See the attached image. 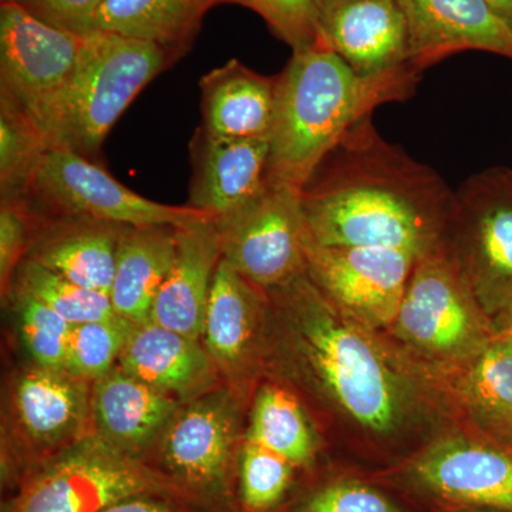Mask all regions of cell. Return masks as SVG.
I'll return each instance as SVG.
<instances>
[{
    "label": "cell",
    "mask_w": 512,
    "mask_h": 512,
    "mask_svg": "<svg viewBox=\"0 0 512 512\" xmlns=\"http://www.w3.org/2000/svg\"><path fill=\"white\" fill-rule=\"evenodd\" d=\"M413 474L444 500L512 512V450L490 441L441 440L417 458Z\"/></svg>",
    "instance_id": "cell-16"
},
{
    "label": "cell",
    "mask_w": 512,
    "mask_h": 512,
    "mask_svg": "<svg viewBox=\"0 0 512 512\" xmlns=\"http://www.w3.org/2000/svg\"><path fill=\"white\" fill-rule=\"evenodd\" d=\"M276 83V77L262 76L237 59L211 70L200 80V131L224 140H269Z\"/></svg>",
    "instance_id": "cell-21"
},
{
    "label": "cell",
    "mask_w": 512,
    "mask_h": 512,
    "mask_svg": "<svg viewBox=\"0 0 512 512\" xmlns=\"http://www.w3.org/2000/svg\"><path fill=\"white\" fill-rule=\"evenodd\" d=\"M29 202L2 201L0 205V284L8 293L30 247Z\"/></svg>",
    "instance_id": "cell-35"
},
{
    "label": "cell",
    "mask_w": 512,
    "mask_h": 512,
    "mask_svg": "<svg viewBox=\"0 0 512 512\" xmlns=\"http://www.w3.org/2000/svg\"><path fill=\"white\" fill-rule=\"evenodd\" d=\"M2 2H15V0H2Z\"/></svg>",
    "instance_id": "cell-40"
},
{
    "label": "cell",
    "mask_w": 512,
    "mask_h": 512,
    "mask_svg": "<svg viewBox=\"0 0 512 512\" xmlns=\"http://www.w3.org/2000/svg\"><path fill=\"white\" fill-rule=\"evenodd\" d=\"M269 291L295 319L306 362L339 406L375 433L396 430L406 416V384L357 320L336 308L306 274Z\"/></svg>",
    "instance_id": "cell-3"
},
{
    "label": "cell",
    "mask_w": 512,
    "mask_h": 512,
    "mask_svg": "<svg viewBox=\"0 0 512 512\" xmlns=\"http://www.w3.org/2000/svg\"><path fill=\"white\" fill-rule=\"evenodd\" d=\"M447 221L458 227L457 255H448L500 333L512 322V170L490 168L464 181Z\"/></svg>",
    "instance_id": "cell-7"
},
{
    "label": "cell",
    "mask_w": 512,
    "mask_h": 512,
    "mask_svg": "<svg viewBox=\"0 0 512 512\" xmlns=\"http://www.w3.org/2000/svg\"><path fill=\"white\" fill-rule=\"evenodd\" d=\"M174 62L147 40L101 30L83 35L76 73L50 130L52 147L92 160L121 114Z\"/></svg>",
    "instance_id": "cell-4"
},
{
    "label": "cell",
    "mask_w": 512,
    "mask_h": 512,
    "mask_svg": "<svg viewBox=\"0 0 512 512\" xmlns=\"http://www.w3.org/2000/svg\"><path fill=\"white\" fill-rule=\"evenodd\" d=\"M248 441L268 448L293 466H311L316 456L315 433L295 397L279 387H266L256 397Z\"/></svg>",
    "instance_id": "cell-27"
},
{
    "label": "cell",
    "mask_w": 512,
    "mask_h": 512,
    "mask_svg": "<svg viewBox=\"0 0 512 512\" xmlns=\"http://www.w3.org/2000/svg\"><path fill=\"white\" fill-rule=\"evenodd\" d=\"M392 326L400 339L427 355L467 365L498 336L443 244L417 258Z\"/></svg>",
    "instance_id": "cell-6"
},
{
    "label": "cell",
    "mask_w": 512,
    "mask_h": 512,
    "mask_svg": "<svg viewBox=\"0 0 512 512\" xmlns=\"http://www.w3.org/2000/svg\"><path fill=\"white\" fill-rule=\"evenodd\" d=\"M136 328V323L119 315L74 325L67 370L90 382L106 375L119 365L121 353Z\"/></svg>",
    "instance_id": "cell-31"
},
{
    "label": "cell",
    "mask_w": 512,
    "mask_h": 512,
    "mask_svg": "<svg viewBox=\"0 0 512 512\" xmlns=\"http://www.w3.org/2000/svg\"><path fill=\"white\" fill-rule=\"evenodd\" d=\"M238 410L227 390L178 410L161 437L158 470L210 512H241Z\"/></svg>",
    "instance_id": "cell-8"
},
{
    "label": "cell",
    "mask_w": 512,
    "mask_h": 512,
    "mask_svg": "<svg viewBox=\"0 0 512 512\" xmlns=\"http://www.w3.org/2000/svg\"><path fill=\"white\" fill-rule=\"evenodd\" d=\"M37 18L77 35L92 32L93 20L103 0H15Z\"/></svg>",
    "instance_id": "cell-36"
},
{
    "label": "cell",
    "mask_w": 512,
    "mask_h": 512,
    "mask_svg": "<svg viewBox=\"0 0 512 512\" xmlns=\"http://www.w3.org/2000/svg\"><path fill=\"white\" fill-rule=\"evenodd\" d=\"M498 335L503 336V338L505 339L512 340V322L510 323V325L507 326V328L501 330V332L498 333Z\"/></svg>",
    "instance_id": "cell-39"
},
{
    "label": "cell",
    "mask_w": 512,
    "mask_h": 512,
    "mask_svg": "<svg viewBox=\"0 0 512 512\" xmlns=\"http://www.w3.org/2000/svg\"><path fill=\"white\" fill-rule=\"evenodd\" d=\"M419 256L394 248L322 247L306 239V275L336 308L373 328L392 326Z\"/></svg>",
    "instance_id": "cell-13"
},
{
    "label": "cell",
    "mask_w": 512,
    "mask_h": 512,
    "mask_svg": "<svg viewBox=\"0 0 512 512\" xmlns=\"http://www.w3.org/2000/svg\"><path fill=\"white\" fill-rule=\"evenodd\" d=\"M295 512H400L379 491L365 484L339 481L309 495Z\"/></svg>",
    "instance_id": "cell-34"
},
{
    "label": "cell",
    "mask_w": 512,
    "mask_h": 512,
    "mask_svg": "<svg viewBox=\"0 0 512 512\" xmlns=\"http://www.w3.org/2000/svg\"><path fill=\"white\" fill-rule=\"evenodd\" d=\"M16 487L3 512H100L147 494L198 505L157 467L121 453L99 436L83 437L64 448Z\"/></svg>",
    "instance_id": "cell-5"
},
{
    "label": "cell",
    "mask_w": 512,
    "mask_h": 512,
    "mask_svg": "<svg viewBox=\"0 0 512 512\" xmlns=\"http://www.w3.org/2000/svg\"><path fill=\"white\" fill-rule=\"evenodd\" d=\"M92 383V421L97 436L121 453L144 460L181 403L119 366Z\"/></svg>",
    "instance_id": "cell-19"
},
{
    "label": "cell",
    "mask_w": 512,
    "mask_h": 512,
    "mask_svg": "<svg viewBox=\"0 0 512 512\" xmlns=\"http://www.w3.org/2000/svg\"><path fill=\"white\" fill-rule=\"evenodd\" d=\"M227 0H103L93 30L119 33L164 47L177 60L187 53L205 13Z\"/></svg>",
    "instance_id": "cell-25"
},
{
    "label": "cell",
    "mask_w": 512,
    "mask_h": 512,
    "mask_svg": "<svg viewBox=\"0 0 512 512\" xmlns=\"http://www.w3.org/2000/svg\"><path fill=\"white\" fill-rule=\"evenodd\" d=\"M221 258L214 218H200L177 228L173 266L154 302L151 322L200 340L212 279Z\"/></svg>",
    "instance_id": "cell-18"
},
{
    "label": "cell",
    "mask_w": 512,
    "mask_h": 512,
    "mask_svg": "<svg viewBox=\"0 0 512 512\" xmlns=\"http://www.w3.org/2000/svg\"><path fill=\"white\" fill-rule=\"evenodd\" d=\"M15 291L19 330L30 357L37 366L67 370L72 323L28 293Z\"/></svg>",
    "instance_id": "cell-32"
},
{
    "label": "cell",
    "mask_w": 512,
    "mask_h": 512,
    "mask_svg": "<svg viewBox=\"0 0 512 512\" xmlns=\"http://www.w3.org/2000/svg\"><path fill=\"white\" fill-rule=\"evenodd\" d=\"M119 367L180 403L210 393L220 372L200 340L153 322L134 329Z\"/></svg>",
    "instance_id": "cell-20"
},
{
    "label": "cell",
    "mask_w": 512,
    "mask_h": 512,
    "mask_svg": "<svg viewBox=\"0 0 512 512\" xmlns=\"http://www.w3.org/2000/svg\"><path fill=\"white\" fill-rule=\"evenodd\" d=\"M82 40L18 2L0 5V97L19 107L47 140L76 73Z\"/></svg>",
    "instance_id": "cell-9"
},
{
    "label": "cell",
    "mask_w": 512,
    "mask_h": 512,
    "mask_svg": "<svg viewBox=\"0 0 512 512\" xmlns=\"http://www.w3.org/2000/svg\"><path fill=\"white\" fill-rule=\"evenodd\" d=\"M420 77L414 66L362 76L328 47L296 50L276 76L268 178L302 188L350 128L383 104L409 99Z\"/></svg>",
    "instance_id": "cell-2"
},
{
    "label": "cell",
    "mask_w": 512,
    "mask_h": 512,
    "mask_svg": "<svg viewBox=\"0 0 512 512\" xmlns=\"http://www.w3.org/2000/svg\"><path fill=\"white\" fill-rule=\"evenodd\" d=\"M35 198L64 217H82L121 227L180 228L210 217L190 205L174 207L148 200L90 158L66 147H50L29 201Z\"/></svg>",
    "instance_id": "cell-11"
},
{
    "label": "cell",
    "mask_w": 512,
    "mask_h": 512,
    "mask_svg": "<svg viewBox=\"0 0 512 512\" xmlns=\"http://www.w3.org/2000/svg\"><path fill=\"white\" fill-rule=\"evenodd\" d=\"M295 468L274 451L245 440L238 456L241 512H269L278 507L291 487Z\"/></svg>",
    "instance_id": "cell-30"
},
{
    "label": "cell",
    "mask_w": 512,
    "mask_h": 512,
    "mask_svg": "<svg viewBox=\"0 0 512 512\" xmlns=\"http://www.w3.org/2000/svg\"><path fill=\"white\" fill-rule=\"evenodd\" d=\"M512 25V0H487Z\"/></svg>",
    "instance_id": "cell-38"
},
{
    "label": "cell",
    "mask_w": 512,
    "mask_h": 512,
    "mask_svg": "<svg viewBox=\"0 0 512 512\" xmlns=\"http://www.w3.org/2000/svg\"><path fill=\"white\" fill-rule=\"evenodd\" d=\"M13 413L22 446L3 463V481L18 485L37 467L72 446L92 420L90 380L69 370L33 366L13 387Z\"/></svg>",
    "instance_id": "cell-12"
},
{
    "label": "cell",
    "mask_w": 512,
    "mask_h": 512,
    "mask_svg": "<svg viewBox=\"0 0 512 512\" xmlns=\"http://www.w3.org/2000/svg\"><path fill=\"white\" fill-rule=\"evenodd\" d=\"M409 26L410 63L421 73L467 50L512 59V25L487 0H396Z\"/></svg>",
    "instance_id": "cell-15"
},
{
    "label": "cell",
    "mask_w": 512,
    "mask_h": 512,
    "mask_svg": "<svg viewBox=\"0 0 512 512\" xmlns=\"http://www.w3.org/2000/svg\"><path fill=\"white\" fill-rule=\"evenodd\" d=\"M460 393L485 440L512 450V340L498 335L468 363Z\"/></svg>",
    "instance_id": "cell-26"
},
{
    "label": "cell",
    "mask_w": 512,
    "mask_h": 512,
    "mask_svg": "<svg viewBox=\"0 0 512 512\" xmlns=\"http://www.w3.org/2000/svg\"><path fill=\"white\" fill-rule=\"evenodd\" d=\"M15 276L13 288L45 303L72 325L116 315L109 295L73 284L32 259H25Z\"/></svg>",
    "instance_id": "cell-29"
},
{
    "label": "cell",
    "mask_w": 512,
    "mask_h": 512,
    "mask_svg": "<svg viewBox=\"0 0 512 512\" xmlns=\"http://www.w3.org/2000/svg\"><path fill=\"white\" fill-rule=\"evenodd\" d=\"M222 258L264 291L306 274V228L302 188L268 178L244 207L214 218Z\"/></svg>",
    "instance_id": "cell-10"
},
{
    "label": "cell",
    "mask_w": 512,
    "mask_h": 512,
    "mask_svg": "<svg viewBox=\"0 0 512 512\" xmlns=\"http://www.w3.org/2000/svg\"><path fill=\"white\" fill-rule=\"evenodd\" d=\"M254 10L292 52L318 45L316 0H227Z\"/></svg>",
    "instance_id": "cell-33"
},
{
    "label": "cell",
    "mask_w": 512,
    "mask_h": 512,
    "mask_svg": "<svg viewBox=\"0 0 512 512\" xmlns=\"http://www.w3.org/2000/svg\"><path fill=\"white\" fill-rule=\"evenodd\" d=\"M454 191L439 173L380 136L372 116L350 128L302 187L306 228L322 247L443 244Z\"/></svg>",
    "instance_id": "cell-1"
},
{
    "label": "cell",
    "mask_w": 512,
    "mask_h": 512,
    "mask_svg": "<svg viewBox=\"0 0 512 512\" xmlns=\"http://www.w3.org/2000/svg\"><path fill=\"white\" fill-rule=\"evenodd\" d=\"M175 244V227L123 228L109 295L116 315L137 326L151 322L154 302L173 266Z\"/></svg>",
    "instance_id": "cell-23"
},
{
    "label": "cell",
    "mask_w": 512,
    "mask_h": 512,
    "mask_svg": "<svg viewBox=\"0 0 512 512\" xmlns=\"http://www.w3.org/2000/svg\"><path fill=\"white\" fill-rule=\"evenodd\" d=\"M259 288L221 258L212 279L205 312V349L220 372H237L244 366L256 336L262 296Z\"/></svg>",
    "instance_id": "cell-24"
},
{
    "label": "cell",
    "mask_w": 512,
    "mask_h": 512,
    "mask_svg": "<svg viewBox=\"0 0 512 512\" xmlns=\"http://www.w3.org/2000/svg\"><path fill=\"white\" fill-rule=\"evenodd\" d=\"M100 512H210L198 505L164 495L147 494L126 498Z\"/></svg>",
    "instance_id": "cell-37"
},
{
    "label": "cell",
    "mask_w": 512,
    "mask_h": 512,
    "mask_svg": "<svg viewBox=\"0 0 512 512\" xmlns=\"http://www.w3.org/2000/svg\"><path fill=\"white\" fill-rule=\"evenodd\" d=\"M316 9L318 45L356 73L379 76L413 66L409 26L396 0H316Z\"/></svg>",
    "instance_id": "cell-14"
},
{
    "label": "cell",
    "mask_w": 512,
    "mask_h": 512,
    "mask_svg": "<svg viewBox=\"0 0 512 512\" xmlns=\"http://www.w3.org/2000/svg\"><path fill=\"white\" fill-rule=\"evenodd\" d=\"M45 134L19 107L0 97V195L2 201H29L49 148Z\"/></svg>",
    "instance_id": "cell-28"
},
{
    "label": "cell",
    "mask_w": 512,
    "mask_h": 512,
    "mask_svg": "<svg viewBox=\"0 0 512 512\" xmlns=\"http://www.w3.org/2000/svg\"><path fill=\"white\" fill-rule=\"evenodd\" d=\"M50 222L30 244L28 258L67 281L110 295L124 227L82 217Z\"/></svg>",
    "instance_id": "cell-22"
},
{
    "label": "cell",
    "mask_w": 512,
    "mask_h": 512,
    "mask_svg": "<svg viewBox=\"0 0 512 512\" xmlns=\"http://www.w3.org/2000/svg\"><path fill=\"white\" fill-rule=\"evenodd\" d=\"M269 140H224L198 130L191 143L190 207L221 218L254 200L268 181Z\"/></svg>",
    "instance_id": "cell-17"
}]
</instances>
